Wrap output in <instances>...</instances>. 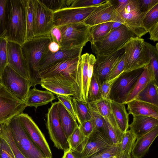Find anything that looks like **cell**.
Returning <instances> with one entry per match:
<instances>
[{
    "label": "cell",
    "mask_w": 158,
    "mask_h": 158,
    "mask_svg": "<svg viewBox=\"0 0 158 158\" xmlns=\"http://www.w3.org/2000/svg\"><path fill=\"white\" fill-rule=\"evenodd\" d=\"M115 157L113 158H115ZM98 158V157H92L90 158Z\"/></svg>",
    "instance_id": "obj_61"
},
{
    "label": "cell",
    "mask_w": 158,
    "mask_h": 158,
    "mask_svg": "<svg viewBox=\"0 0 158 158\" xmlns=\"http://www.w3.org/2000/svg\"><path fill=\"white\" fill-rule=\"evenodd\" d=\"M136 138L130 130L124 133L121 143L119 144V150L118 156L121 158H128L131 154Z\"/></svg>",
    "instance_id": "obj_30"
},
{
    "label": "cell",
    "mask_w": 158,
    "mask_h": 158,
    "mask_svg": "<svg viewBox=\"0 0 158 158\" xmlns=\"http://www.w3.org/2000/svg\"><path fill=\"white\" fill-rule=\"evenodd\" d=\"M0 136L4 138L8 143L15 158H26L15 144L8 122L0 125Z\"/></svg>",
    "instance_id": "obj_37"
},
{
    "label": "cell",
    "mask_w": 158,
    "mask_h": 158,
    "mask_svg": "<svg viewBox=\"0 0 158 158\" xmlns=\"http://www.w3.org/2000/svg\"><path fill=\"white\" fill-rule=\"evenodd\" d=\"M0 83L12 95L20 101L26 100L30 88V81L7 65L0 80Z\"/></svg>",
    "instance_id": "obj_10"
},
{
    "label": "cell",
    "mask_w": 158,
    "mask_h": 158,
    "mask_svg": "<svg viewBox=\"0 0 158 158\" xmlns=\"http://www.w3.org/2000/svg\"><path fill=\"white\" fill-rule=\"evenodd\" d=\"M58 108L60 120L68 140L75 128L78 126L77 121L66 109L60 102H58Z\"/></svg>",
    "instance_id": "obj_28"
},
{
    "label": "cell",
    "mask_w": 158,
    "mask_h": 158,
    "mask_svg": "<svg viewBox=\"0 0 158 158\" xmlns=\"http://www.w3.org/2000/svg\"><path fill=\"white\" fill-rule=\"evenodd\" d=\"M58 27L62 35L61 49L83 47L89 41L91 27L84 22Z\"/></svg>",
    "instance_id": "obj_4"
},
{
    "label": "cell",
    "mask_w": 158,
    "mask_h": 158,
    "mask_svg": "<svg viewBox=\"0 0 158 158\" xmlns=\"http://www.w3.org/2000/svg\"><path fill=\"white\" fill-rule=\"evenodd\" d=\"M89 109L91 114V119L93 125L94 132H99L110 140L107 132L104 118L89 108Z\"/></svg>",
    "instance_id": "obj_40"
},
{
    "label": "cell",
    "mask_w": 158,
    "mask_h": 158,
    "mask_svg": "<svg viewBox=\"0 0 158 158\" xmlns=\"http://www.w3.org/2000/svg\"><path fill=\"white\" fill-rule=\"evenodd\" d=\"M80 57L63 60L52 64L40 72L41 79L61 73L76 76Z\"/></svg>",
    "instance_id": "obj_21"
},
{
    "label": "cell",
    "mask_w": 158,
    "mask_h": 158,
    "mask_svg": "<svg viewBox=\"0 0 158 158\" xmlns=\"http://www.w3.org/2000/svg\"><path fill=\"white\" fill-rule=\"evenodd\" d=\"M158 23V3L146 14L143 20L144 28L148 32L150 29Z\"/></svg>",
    "instance_id": "obj_41"
},
{
    "label": "cell",
    "mask_w": 158,
    "mask_h": 158,
    "mask_svg": "<svg viewBox=\"0 0 158 158\" xmlns=\"http://www.w3.org/2000/svg\"><path fill=\"white\" fill-rule=\"evenodd\" d=\"M153 79L151 73L148 65L144 68L134 88L129 95L125 104H127L128 102L134 100L148 84Z\"/></svg>",
    "instance_id": "obj_31"
},
{
    "label": "cell",
    "mask_w": 158,
    "mask_h": 158,
    "mask_svg": "<svg viewBox=\"0 0 158 158\" xmlns=\"http://www.w3.org/2000/svg\"><path fill=\"white\" fill-rule=\"evenodd\" d=\"M76 76L61 73L41 78V87L56 95L72 96L77 98L78 89Z\"/></svg>",
    "instance_id": "obj_6"
},
{
    "label": "cell",
    "mask_w": 158,
    "mask_h": 158,
    "mask_svg": "<svg viewBox=\"0 0 158 158\" xmlns=\"http://www.w3.org/2000/svg\"><path fill=\"white\" fill-rule=\"evenodd\" d=\"M56 99L50 91L39 90L34 87L29 90L26 99V104L27 107H34L36 109L38 107L47 105Z\"/></svg>",
    "instance_id": "obj_26"
},
{
    "label": "cell",
    "mask_w": 158,
    "mask_h": 158,
    "mask_svg": "<svg viewBox=\"0 0 158 158\" xmlns=\"http://www.w3.org/2000/svg\"><path fill=\"white\" fill-rule=\"evenodd\" d=\"M62 158H75L71 149L64 152Z\"/></svg>",
    "instance_id": "obj_57"
},
{
    "label": "cell",
    "mask_w": 158,
    "mask_h": 158,
    "mask_svg": "<svg viewBox=\"0 0 158 158\" xmlns=\"http://www.w3.org/2000/svg\"><path fill=\"white\" fill-rule=\"evenodd\" d=\"M8 123L15 144L26 158H47L28 137L17 115Z\"/></svg>",
    "instance_id": "obj_7"
},
{
    "label": "cell",
    "mask_w": 158,
    "mask_h": 158,
    "mask_svg": "<svg viewBox=\"0 0 158 158\" xmlns=\"http://www.w3.org/2000/svg\"><path fill=\"white\" fill-rule=\"evenodd\" d=\"M138 37L131 30L122 24L111 30L101 40L91 44L92 52L95 55H107L124 47L132 39Z\"/></svg>",
    "instance_id": "obj_3"
},
{
    "label": "cell",
    "mask_w": 158,
    "mask_h": 158,
    "mask_svg": "<svg viewBox=\"0 0 158 158\" xmlns=\"http://www.w3.org/2000/svg\"><path fill=\"white\" fill-rule=\"evenodd\" d=\"M108 0H74L69 7L84 8L98 6Z\"/></svg>",
    "instance_id": "obj_47"
},
{
    "label": "cell",
    "mask_w": 158,
    "mask_h": 158,
    "mask_svg": "<svg viewBox=\"0 0 158 158\" xmlns=\"http://www.w3.org/2000/svg\"><path fill=\"white\" fill-rule=\"evenodd\" d=\"M7 52L8 65L30 82L28 67L22 54L21 45L15 42L7 41Z\"/></svg>",
    "instance_id": "obj_17"
},
{
    "label": "cell",
    "mask_w": 158,
    "mask_h": 158,
    "mask_svg": "<svg viewBox=\"0 0 158 158\" xmlns=\"http://www.w3.org/2000/svg\"><path fill=\"white\" fill-rule=\"evenodd\" d=\"M118 21H121L122 23L118 14L108 0L98 6L84 22L91 27L103 23Z\"/></svg>",
    "instance_id": "obj_18"
},
{
    "label": "cell",
    "mask_w": 158,
    "mask_h": 158,
    "mask_svg": "<svg viewBox=\"0 0 158 158\" xmlns=\"http://www.w3.org/2000/svg\"><path fill=\"white\" fill-rule=\"evenodd\" d=\"M158 135V126L136 139L131 154L134 158H142L148 151L150 147Z\"/></svg>",
    "instance_id": "obj_24"
},
{
    "label": "cell",
    "mask_w": 158,
    "mask_h": 158,
    "mask_svg": "<svg viewBox=\"0 0 158 158\" xmlns=\"http://www.w3.org/2000/svg\"><path fill=\"white\" fill-rule=\"evenodd\" d=\"M52 158V157H51V158Z\"/></svg>",
    "instance_id": "obj_62"
},
{
    "label": "cell",
    "mask_w": 158,
    "mask_h": 158,
    "mask_svg": "<svg viewBox=\"0 0 158 158\" xmlns=\"http://www.w3.org/2000/svg\"><path fill=\"white\" fill-rule=\"evenodd\" d=\"M46 7L52 11L68 8L66 6L65 0H40Z\"/></svg>",
    "instance_id": "obj_44"
},
{
    "label": "cell",
    "mask_w": 158,
    "mask_h": 158,
    "mask_svg": "<svg viewBox=\"0 0 158 158\" xmlns=\"http://www.w3.org/2000/svg\"><path fill=\"white\" fill-rule=\"evenodd\" d=\"M144 40L136 37L130 40L125 46L124 72L146 67L150 60L147 54Z\"/></svg>",
    "instance_id": "obj_5"
},
{
    "label": "cell",
    "mask_w": 158,
    "mask_h": 158,
    "mask_svg": "<svg viewBox=\"0 0 158 158\" xmlns=\"http://www.w3.org/2000/svg\"><path fill=\"white\" fill-rule=\"evenodd\" d=\"M124 54L120 59L114 66L110 71L105 81H109L114 79L123 72L124 69Z\"/></svg>",
    "instance_id": "obj_45"
},
{
    "label": "cell",
    "mask_w": 158,
    "mask_h": 158,
    "mask_svg": "<svg viewBox=\"0 0 158 158\" xmlns=\"http://www.w3.org/2000/svg\"><path fill=\"white\" fill-rule=\"evenodd\" d=\"M88 138L84 136L80 130L79 126H77L68 139L71 151L77 152H81Z\"/></svg>",
    "instance_id": "obj_34"
},
{
    "label": "cell",
    "mask_w": 158,
    "mask_h": 158,
    "mask_svg": "<svg viewBox=\"0 0 158 158\" xmlns=\"http://www.w3.org/2000/svg\"><path fill=\"white\" fill-rule=\"evenodd\" d=\"M48 49L51 52L55 53L60 50V46L57 43L52 41L49 45Z\"/></svg>",
    "instance_id": "obj_56"
},
{
    "label": "cell",
    "mask_w": 158,
    "mask_h": 158,
    "mask_svg": "<svg viewBox=\"0 0 158 158\" xmlns=\"http://www.w3.org/2000/svg\"><path fill=\"white\" fill-rule=\"evenodd\" d=\"M26 107V100L18 99L0 83V125L23 113Z\"/></svg>",
    "instance_id": "obj_12"
},
{
    "label": "cell",
    "mask_w": 158,
    "mask_h": 158,
    "mask_svg": "<svg viewBox=\"0 0 158 158\" xmlns=\"http://www.w3.org/2000/svg\"><path fill=\"white\" fill-rule=\"evenodd\" d=\"M86 53L80 56L77 66L76 81L78 89L77 99L86 103L89 85L88 76V57Z\"/></svg>",
    "instance_id": "obj_20"
},
{
    "label": "cell",
    "mask_w": 158,
    "mask_h": 158,
    "mask_svg": "<svg viewBox=\"0 0 158 158\" xmlns=\"http://www.w3.org/2000/svg\"><path fill=\"white\" fill-rule=\"evenodd\" d=\"M83 48V47H80L66 49L60 48L58 51L55 53H52L48 50L39 63L38 66L39 72L56 61L80 57Z\"/></svg>",
    "instance_id": "obj_22"
},
{
    "label": "cell",
    "mask_w": 158,
    "mask_h": 158,
    "mask_svg": "<svg viewBox=\"0 0 158 158\" xmlns=\"http://www.w3.org/2000/svg\"><path fill=\"white\" fill-rule=\"evenodd\" d=\"M117 77L109 81H104L101 83V92L102 97L103 99H109V96L112 85Z\"/></svg>",
    "instance_id": "obj_52"
},
{
    "label": "cell",
    "mask_w": 158,
    "mask_h": 158,
    "mask_svg": "<svg viewBox=\"0 0 158 158\" xmlns=\"http://www.w3.org/2000/svg\"><path fill=\"white\" fill-rule=\"evenodd\" d=\"M7 43L5 38H0V80L5 68L8 65Z\"/></svg>",
    "instance_id": "obj_43"
},
{
    "label": "cell",
    "mask_w": 158,
    "mask_h": 158,
    "mask_svg": "<svg viewBox=\"0 0 158 158\" xmlns=\"http://www.w3.org/2000/svg\"><path fill=\"white\" fill-rule=\"evenodd\" d=\"M119 150V144L114 145L102 150L92 157L99 158H113L117 155Z\"/></svg>",
    "instance_id": "obj_46"
},
{
    "label": "cell",
    "mask_w": 158,
    "mask_h": 158,
    "mask_svg": "<svg viewBox=\"0 0 158 158\" xmlns=\"http://www.w3.org/2000/svg\"><path fill=\"white\" fill-rule=\"evenodd\" d=\"M158 84L153 79L150 81L134 99L158 106Z\"/></svg>",
    "instance_id": "obj_29"
},
{
    "label": "cell",
    "mask_w": 158,
    "mask_h": 158,
    "mask_svg": "<svg viewBox=\"0 0 158 158\" xmlns=\"http://www.w3.org/2000/svg\"><path fill=\"white\" fill-rule=\"evenodd\" d=\"M46 126L51 140L55 147L64 152L70 149L68 140L59 117L58 102L52 103L46 114Z\"/></svg>",
    "instance_id": "obj_9"
},
{
    "label": "cell",
    "mask_w": 158,
    "mask_h": 158,
    "mask_svg": "<svg viewBox=\"0 0 158 158\" xmlns=\"http://www.w3.org/2000/svg\"><path fill=\"white\" fill-rule=\"evenodd\" d=\"M49 34L52 41L57 43L60 46L61 40L62 35L59 27L54 26L51 30Z\"/></svg>",
    "instance_id": "obj_53"
},
{
    "label": "cell",
    "mask_w": 158,
    "mask_h": 158,
    "mask_svg": "<svg viewBox=\"0 0 158 158\" xmlns=\"http://www.w3.org/2000/svg\"><path fill=\"white\" fill-rule=\"evenodd\" d=\"M123 24L125 25L139 37L148 32L143 27L142 22L147 13H142L139 8L138 0H131L118 13Z\"/></svg>",
    "instance_id": "obj_11"
},
{
    "label": "cell",
    "mask_w": 158,
    "mask_h": 158,
    "mask_svg": "<svg viewBox=\"0 0 158 158\" xmlns=\"http://www.w3.org/2000/svg\"><path fill=\"white\" fill-rule=\"evenodd\" d=\"M56 95L59 101L63 104L74 119L77 121L76 115L73 107L72 97L70 96L67 95Z\"/></svg>",
    "instance_id": "obj_48"
},
{
    "label": "cell",
    "mask_w": 158,
    "mask_h": 158,
    "mask_svg": "<svg viewBox=\"0 0 158 158\" xmlns=\"http://www.w3.org/2000/svg\"><path fill=\"white\" fill-rule=\"evenodd\" d=\"M72 101L76 119L79 125L90 120L91 114L87 103L73 98Z\"/></svg>",
    "instance_id": "obj_32"
},
{
    "label": "cell",
    "mask_w": 158,
    "mask_h": 158,
    "mask_svg": "<svg viewBox=\"0 0 158 158\" xmlns=\"http://www.w3.org/2000/svg\"><path fill=\"white\" fill-rule=\"evenodd\" d=\"M114 145L102 134L95 132L89 137L81 152L71 151L75 158H89L102 150Z\"/></svg>",
    "instance_id": "obj_19"
},
{
    "label": "cell",
    "mask_w": 158,
    "mask_h": 158,
    "mask_svg": "<svg viewBox=\"0 0 158 158\" xmlns=\"http://www.w3.org/2000/svg\"><path fill=\"white\" fill-rule=\"evenodd\" d=\"M98 6L84 8L68 7L54 12V26L83 22Z\"/></svg>",
    "instance_id": "obj_14"
},
{
    "label": "cell",
    "mask_w": 158,
    "mask_h": 158,
    "mask_svg": "<svg viewBox=\"0 0 158 158\" xmlns=\"http://www.w3.org/2000/svg\"><path fill=\"white\" fill-rule=\"evenodd\" d=\"M131 0H109V2L116 11L118 13L122 10Z\"/></svg>",
    "instance_id": "obj_54"
},
{
    "label": "cell",
    "mask_w": 158,
    "mask_h": 158,
    "mask_svg": "<svg viewBox=\"0 0 158 158\" xmlns=\"http://www.w3.org/2000/svg\"><path fill=\"white\" fill-rule=\"evenodd\" d=\"M139 9L142 13H147L158 3V0H138Z\"/></svg>",
    "instance_id": "obj_50"
},
{
    "label": "cell",
    "mask_w": 158,
    "mask_h": 158,
    "mask_svg": "<svg viewBox=\"0 0 158 158\" xmlns=\"http://www.w3.org/2000/svg\"><path fill=\"white\" fill-rule=\"evenodd\" d=\"M114 22H108L97 24L90 27L89 41L91 44L99 41L111 30Z\"/></svg>",
    "instance_id": "obj_33"
},
{
    "label": "cell",
    "mask_w": 158,
    "mask_h": 158,
    "mask_svg": "<svg viewBox=\"0 0 158 158\" xmlns=\"http://www.w3.org/2000/svg\"><path fill=\"white\" fill-rule=\"evenodd\" d=\"M89 108L104 118H108L112 114L110 100L102 98L98 100L87 102Z\"/></svg>",
    "instance_id": "obj_36"
},
{
    "label": "cell",
    "mask_w": 158,
    "mask_h": 158,
    "mask_svg": "<svg viewBox=\"0 0 158 158\" xmlns=\"http://www.w3.org/2000/svg\"><path fill=\"white\" fill-rule=\"evenodd\" d=\"M122 24V23L120 21L114 22L112 25L111 30L118 28Z\"/></svg>",
    "instance_id": "obj_58"
},
{
    "label": "cell",
    "mask_w": 158,
    "mask_h": 158,
    "mask_svg": "<svg viewBox=\"0 0 158 158\" xmlns=\"http://www.w3.org/2000/svg\"><path fill=\"white\" fill-rule=\"evenodd\" d=\"M35 17V36L49 34L54 27L53 12L40 0H33Z\"/></svg>",
    "instance_id": "obj_15"
},
{
    "label": "cell",
    "mask_w": 158,
    "mask_h": 158,
    "mask_svg": "<svg viewBox=\"0 0 158 158\" xmlns=\"http://www.w3.org/2000/svg\"><path fill=\"white\" fill-rule=\"evenodd\" d=\"M127 104L129 114L146 116L158 119V106L135 99L128 102Z\"/></svg>",
    "instance_id": "obj_25"
},
{
    "label": "cell",
    "mask_w": 158,
    "mask_h": 158,
    "mask_svg": "<svg viewBox=\"0 0 158 158\" xmlns=\"http://www.w3.org/2000/svg\"><path fill=\"white\" fill-rule=\"evenodd\" d=\"M115 158H120V157H118V156H115ZM128 158H131V157H130Z\"/></svg>",
    "instance_id": "obj_60"
},
{
    "label": "cell",
    "mask_w": 158,
    "mask_h": 158,
    "mask_svg": "<svg viewBox=\"0 0 158 158\" xmlns=\"http://www.w3.org/2000/svg\"><path fill=\"white\" fill-rule=\"evenodd\" d=\"M27 0H8L6 32L7 41L22 45L26 41Z\"/></svg>",
    "instance_id": "obj_1"
},
{
    "label": "cell",
    "mask_w": 158,
    "mask_h": 158,
    "mask_svg": "<svg viewBox=\"0 0 158 158\" xmlns=\"http://www.w3.org/2000/svg\"><path fill=\"white\" fill-rule=\"evenodd\" d=\"M125 47L118 51L107 55H96L93 74L102 83L114 66L124 53Z\"/></svg>",
    "instance_id": "obj_16"
},
{
    "label": "cell",
    "mask_w": 158,
    "mask_h": 158,
    "mask_svg": "<svg viewBox=\"0 0 158 158\" xmlns=\"http://www.w3.org/2000/svg\"><path fill=\"white\" fill-rule=\"evenodd\" d=\"M27 134L47 158L52 157V152L46 138L31 117L22 113L17 115Z\"/></svg>",
    "instance_id": "obj_13"
},
{
    "label": "cell",
    "mask_w": 158,
    "mask_h": 158,
    "mask_svg": "<svg viewBox=\"0 0 158 158\" xmlns=\"http://www.w3.org/2000/svg\"><path fill=\"white\" fill-rule=\"evenodd\" d=\"M52 41L49 34L35 36L21 45L23 56L28 69L31 86L40 85L41 78L38 66L39 63L49 50L48 46Z\"/></svg>",
    "instance_id": "obj_2"
},
{
    "label": "cell",
    "mask_w": 158,
    "mask_h": 158,
    "mask_svg": "<svg viewBox=\"0 0 158 158\" xmlns=\"http://www.w3.org/2000/svg\"><path fill=\"white\" fill-rule=\"evenodd\" d=\"M133 121L129 124V127L136 139L158 126V119L143 115H133Z\"/></svg>",
    "instance_id": "obj_23"
},
{
    "label": "cell",
    "mask_w": 158,
    "mask_h": 158,
    "mask_svg": "<svg viewBox=\"0 0 158 158\" xmlns=\"http://www.w3.org/2000/svg\"><path fill=\"white\" fill-rule=\"evenodd\" d=\"M0 158H15L7 141L0 136Z\"/></svg>",
    "instance_id": "obj_49"
},
{
    "label": "cell",
    "mask_w": 158,
    "mask_h": 158,
    "mask_svg": "<svg viewBox=\"0 0 158 158\" xmlns=\"http://www.w3.org/2000/svg\"><path fill=\"white\" fill-rule=\"evenodd\" d=\"M80 130L86 138H89L94 133V127L91 119L85 121L79 125Z\"/></svg>",
    "instance_id": "obj_51"
},
{
    "label": "cell",
    "mask_w": 158,
    "mask_h": 158,
    "mask_svg": "<svg viewBox=\"0 0 158 158\" xmlns=\"http://www.w3.org/2000/svg\"><path fill=\"white\" fill-rule=\"evenodd\" d=\"M124 104L110 101L112 113L117 124L122 132L124 134L129 128V114Z\"/></svg>",
    "instance_id": "obj_27"
},
{
    "label": "cell",
    "mask_w": 158,
    "mask_h": 158,
    "mask_svg": "<svg viewBox=\"0 0 158 158\" xmlns=\"http://www.w3.org/2000/svg\"><path fill=\"white\" fill-rule=\"evenodd\" d=\"M144 69L142 68L129 72H123L119 75L113 83L109 99L125 104L129 95Z\"/></svg>",
    "instance_id": "obj_8"
},
{
    "label": "cell",
    "mask_w": 158,
    "mask_h": 158,
    "mask_svg": "<svg viewBox=\"0 0 158 158\" xmlns=\"http://www.w3.org/2000/svg\"><path fill=\"white\" fill-rule=\"evenodd\" d=\"M148 55L150 60L148 67L153 79L157 83L158 80V51L155 47L149 43L144 42Z\"/></svg>",
    "instance_id": "obj_35"
},
{
    "label": "cell",
    "mask_w": 158,
    "mask_h": 158,
    "mask_svg": "<svg viewBox=\"0 0 158 158\" xmlns=\"http://www.w3.org/2000/svg\"><path fill=\"white\" fill-rule=\"evenodd\" d=\"M101 82L93 74L89 85L87 102L95 101L102 98Z\"/></svg>",
    "instance_id": "obj_39"
},
{
    "label": "cell",
    "mask_w": 158,
    "mask_h": 158,
    "mask_svg": "<svg viewBox=\"0 0 158 158\" xmlns=\"http://www.w3.org/2000/svg\"><path fill=\"white\" fill-rule=\"evenodd\" d=\"M8 0H0V38H5L6 32Z\"/></svg>",
    "instance_id": "obj_42"
},
{
    "label": "cell",
    "mask_w": 158,
    "mask_h": 158,
    "mask_svg": "<svg viewBox=\"0 0 158 158\" xmlns=\"http://www.w3.org/2000/svg\"><path fill=\"white\" fill-rule=\"evenodd\" d=\"M157 50L158 51V43H157L156 44V46H155Z\"/></svg>",
    "instance_id": "obj_59"
},
{
    "label": "cell",
    "mask_w": 158,
    "mask_h": 158,
    "mask_svg": "<svg viewBox=\"0 0 158 158\" xmlns=\"http://www.w3.org/2000/svg\"><path fill=\"white\" fill-rule=\"evenodd\" d=\"M26 41L35 37V17L33 0H27Z\"/></svg>",
    "instance_id": "obj_38"
},
{
    "label": "cell",
    "mask_w": 158,
    "mask_h": 158,
    "mask_svg": "<svg viewBox=\"0 0 158 158\" xmlns=\"http://www.w3.org/2000/svg\"><path fill=\"white\" fill-rule=\"evenodd\" d=\"M150 34V39L154 42L158 41V23H157L148 31Z\"/></svg>",
    "instance_id": "obj_55"
}]
</instances>
